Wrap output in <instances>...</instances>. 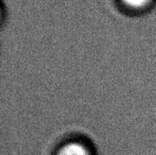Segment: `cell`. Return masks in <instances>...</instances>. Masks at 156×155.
<instances>
[{"instance_id":"cell-1","label":"cell","mask_w":156,"mask_h":155,"mask_svg":"<svg viewBox=\"0 0 156 155\" xmlns=\"http://www.w3.org/2000/svg\"><path fill=\"white\" fill-rule=\"evenodd\" d=\"M56 155H90L86 146L78 142H70L62 146Z\"/></svg>"},{"instance_id":"cell-2","label":"cell","mask_w":156,"mask_h":155,"mask_svg":"<svg viewBox=\"0 0 156 155\" xmlns=\"http://www.w3.org/2000/svg\"><path fill=\"white\" fill-rule=\"evenodd\" d=\"M126 5L130 7H142L149 2V0H122Z\"/></svg>"}]
</instances>
